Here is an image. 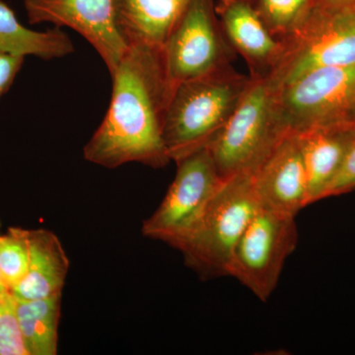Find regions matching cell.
I'll list each match as a JSON object with an SVG mask.
<instances>
[{"label": "cell", "instance_id": "5bb4252c", "mask_svg": "<svg viewBox=\"0 0 355 355\" xmlns=\"http://www.w3.org/2000/svg\"><path fill=\"white\" fill-rule=\"evenodd\" d=\"M114 22L128 46L162 50L190 0H113Z\"/></svg>", "mask_w": 355, "mask_h": 355}, {"label": "cell", "instance_id": "ac0fdd59", "mask_svg": "<svg viewBox=\"0 0 355 355\" xmlns=\"http://www.w3.org/2000/svg\"><path fill=\"white\" fill-rule=\"evenodd\" d=\"M268 29L279 41L287 38L302 24L315 0H251Z\"/></svg>", "mask_w": 355, "mask_h": 355}, {"label": "cell", "instance_id": "2e32d148", "mask_svg": "<svg viewBox=\"0 0 355 355\" xmlns=\"http://www.w3.org/2000/svg\"><path fill=\"white\" fill-rule=\"evenodd\" d=\"M73 51L71 39L62 30L38 32L28 29L18 21L12 9L0 0V53L50 60L67 57Z\"/></svg>", "mask_w": 355, "mask_h": 355}, {"label": "cell", "instance_id": "3957f363", "mask_svg": "<svg viewBox=\"0 0 355 355\" xmlns=\"http://www.w3.org/2000/svg\"><path fill=\"white\" fill-rule=\"evenodd\" d=\"M259 207L253 174L230 177L174 249L203 279L228 277L235 248Z\"/></svg>", "mask_w": 355, "mask_h": 355}, {"label": "cell", "instance_id": "7a4b0ae2", "mask_svg": "<svg viewBox=\"0 0 355 355\" xmlns=\"http://www.w3.org/2000/svg\"><path fill=\"white\" fill-rule=\"evenodd\" d=\"M251 81V76L228 65L178 84L173 89L163 127L171 161L177 162L209 148L227 125Z\"/></svg>", "mask_w": 355, "mask_h": 355}, {"label": "cell", "instance_id": "ba28073f", "mask_svg": "<svg viewBox=\"0 0 355 355\" xmlns=\"http://www.w3.org/2000/svg\"><path fill=\"white\" fill-rule=\"evenodd\" d=\"M176 164L174 181L141 229L146 237L173 248L193 227L225 181L219 175L209 148L191 153Z\"/></svg>", "mask_w": 355, "mask_h": 355}, {"label": "cell", "instance_id": "9a60e30c", "mask_svg": "<svg viewBox=\"0 0 355 355\" xmlns=\"http://www.w3.org/2000/svg\"><path fill=\"white\" fill-rule=\"evenodd\" d=\"M29 249L27 272L11 294L22 300L62 294L69 260L58 236L46 229L29 230Z\"/></svg>", "mask_w": 355, "mask_h": 355}, {"label": "cell", "instance_id": "8992f818", "mask_svg": "<svg viewBox=\"0 0 355 355\" xmlns=\"http://www.w3.org/2000/svg\"><path fill=\"white\" fill-rule=\"evenodd\" d=\"M236 55L222 30L214 0H190L162 48L173 89L231 65Z\"/></svg>", "mask_w": 355, "mask_h": 355}, {"label": "cell", "instance_id": "d4e9b609", "mask_svg": "<svg viewBox=\"0 0 355 355\" xmlns=\"http://www.w3.org/2000/svg\"><path fill=\"white\" fill-rule=\"evenodd\" d=\"M4 298H2L1 296H0V304H1L2 300H3Z\"/></svg>", "mask_w": 355, "mask_h": 355}, {"label": "cell", "instance_id": "603a6c76", "mask_svg": "<svg viewBox=\"0 0 355 355\" xmlns=\"http://www.w3.org/2000/svg\"><path fill=\"white\" fill-rule=\"evenodd\" d=\"M318 6L333 9L355 8V0H315Z\"/></svg>", "mask_w": 355, "mask_h": 355}, {"label": "cell", "instance_id": "4fadbf2b", "mask_svg": "<svg viewBox=\"0 0 355 355\" xmlns=\"http://www.w3.org/2000/svg\"><path fill=\"white\" fill-rule=\"evenodd\" d=\"M297 135L307 176L309 205L324 200L355 146V121H331Z\"/></svg>", "mask_w": 355, "mask_h": 355}, {"label": "cell", "instance_id": "ffe728a7", "mask_svg": "<svg viewBox=\"0 0 355 355\" xmlns=\"http://www.w3.org/2000/svg\"><path fill=\"white\" fill-rule=\"evenodd\" d=\"M0 355H30L11 293L0 304Z\"/></svg>", "mask_w": 355, "mask_h": 355}, {"label": "cell", "instance_id": "6da1fadb", "mask_svg": "<svg viewBox=\"0 0 355 355\" xmlns=\"http://www.w3.org/2000/svg\"><path fill=\"white\" fill-rule=\"evenodd\" d=\"M113 93L101 125L84 147V158L109 169L137 162L165 167L171 161L163 139V127L173 87L162 50L128 46L110 74Z\"/></svg>", "mask_w": 355, "mask_h": 355}, {"label": "cell", "instance_id": "5b68a950", "mask_svg": "<svg viewBox=\"0 0 355 355\" xmlns=\"http://www.w3.org/2000/svg\"><path fill=\"white\" fill-rule=\"evenodd\" d=\"M277 67L266 79L275 90L313 70L355 64V8L315 4L307 18L287 38Z\"/></svg>", "mask_w": 355, "mask_h": 355}, {"label": "cell", "instance_id": "7c38bea8", "mask_svg": "<svg viewBox=\"0 0 355 355\" xmlns=\"http://www.w3.org/2000/svg\"><path fill=\"white\" fill-rule=\"evenodd\" d=\"M216 11L229 44L246 60L250 76L268 78L279 62L282 44L268 29L251 0H218Z\"/></svg>", "mask_w": 355, "mask_h": 355}, {"label": "cell", "instance_id": "7402d4cb", "mask_svg": "<svg viewBox=\"0 0 355 355\" xmlns=\"http://www.w3.org/2000/svg\"><path fill=\"white\" fill-rule=\"evenodd\" d=\"M24 60L25 58L0 53V97L12 85Z\"/></svg>", "mask_w": 355, "mask_h": 355}, {"label": "cell", "instance_id": "52a82bcc", "mask_svg": "<svg viewBox=\"0 0 355 355\" xmlns=\"http://www.w3.org/2000/svg\"><path fill=\"white\" fill-rule=\"evenodd\" d=\"M295 217L259 207L233 253L228 277L266 301L277 288L284 263L298 244Z\"/></svg>", "mask_w": 355, "mask_h": 355}, {"label": "cell", "instance_id": "8fae6325", "mask_svg": "<svg viewBox=\"0 0 355 355\" xmlns=\"http://www.w3.org/2000/svg\"><path fill=\"white\" fill-rule=\"evenodd\" d=\"M261 209L296 217L309 205L304 161L295 132H287L253 173Z\"/></svg>", "mask_w": 355, "mask_h": 355}, {"label": "cell", "instance_id": "cb8c5ba5", "mask_svg": "<svg viewBox=\"0 0 355 355\" xmlns=\"http://www.w3.org/2000/svg\"><path fill=\"white\" fill-rule=\"evenodd\" d=\"M9 293H10V292L7 291L6 287L4 286L3 282H2L1 275H0V296H1L2 298H4L6 297Z\"/></svg>", "mask_w": 355, "mask_h": 355}, {"label": "cell", "instance_id": "d6986e66", "mask_svg": "<svg viewBox=\"0 0 355 355\" xmlns=\"http://www.w3.org/2000/svg\"><path fill=\"white\" fill-rule=\"evenodd\" d=\"M29 254V230L12 227L0 235V275L10 293L27 272Z\"/></svg>", "mask_w": 355, "mask_h": 355}, {"label": "cell", "instance_id": "9c48e42d", "mask_svg": "<svg viewBox=\"0 0 355 355\" xmlns=\"http://www.w3.org/2000/svg\"><path fill=\"white\" fill-rule=\"evenodd\" d=\"M277 91L286 132L352 119L355 113V64L313 70Z\"/></svg>", "mask_w": 355, "mask_h": 355}, {"label": "cell", "instance_id": "30bf717a", "mask_svg": "<svg viewBox=\"0 0 355 355\" xmlns=\"http://www.w3.org/2000/svg\"><path fill=\"white\" fill-rule=\"evenodd\" d=\"M31 24L69 27L87 40L104 60L110 74L128 51L114 22L113 0H24Z\"/></svg>", "mask_w": 355, "mask_h": 355}, {"label": "cell", "instance_id": "e0dca14e", "mask_svg": "<svg viewBox=\"0 0 355 355\" xmlns=\"http://www.w3.org/2000/svg\"><path fill=\"white\" fill-rule=\"evenodd\" d=\"M62 293L51 297L15 298L16 313L30 355L58 354Z\"/></svg>", "mask_w": 355, "mask_h": 355}, {"label": "cell", "instance_id": "484cf974", "mask_svg": "<svg viewBox=\"0 0 355 355\" xmlns=\"http://www.w3.org/2000/svg\"><path fill=\"white\" fill-rule=\"evenodd\" d=\"M352 120L355 121V113L354 114V116H352Z\"/></svg>", "mask_w": 355, "mask_h": 355}, {"label": "cell", "instance_id": "44dd1931", "mask_svg": "<svg viewBox=\"0 0 355 355\" xmlns=\"http://www.w3.org/2000/svg\"><path fill=\"white\" fill-rule=\"evenodd\" d=\"M355 191V146L350 151L345 165L329 187L324 198L343 195Z\"/></svg>", "mask_w": 355, "mask_h": 355}, {"label": "cell", "instance_id": "277c9868", "mask_svg": "<svg viewBox=\"0 0 355 355\" xmlns=\"http://www.w3.org/2000/svg\"><path fill=\"white\" fill-rule=\"evenodd\" d=\"M251 78L234 114L209 147L223 180L241 173L253 174L289 132L280 121L277 91L266 79Z\"/></svg>", "mask_w": 355, "mask_h": 355}]
</instances>
